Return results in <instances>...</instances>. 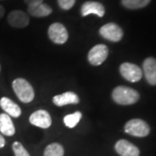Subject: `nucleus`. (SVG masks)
<instances>
[{"mask_svg": "<svg viewBox=\"0 0 156 156\" xmlns=\"http://www.w3.org/2000/svg\"><path fill=\"white\" fill-rule=\"evenodd\" d=\"M12 88L18 99L23 103L32 101L35 97V92L32 86L23 78H17L12 83Z\"/></svg>", "mask_w": 156, "mask_h": 156, "instance_id": "2", "label": "nucleus"}, {"mask_svg": "<svg viewBox=\"0 0 156 156\" xmlns=\"http://www.w3.org/2000/svg\"><path fill=\"white\" fill-rule=\"evenodd\" d=\"M58 2V5L61 7L62 10H69L71 9L75 3H76V0H57Z\"/></svg>", "mask_w": 156, "mask_h": 156, "instance_id": "21", "label": "nucleus"}, {"mask_svg": "<svg viewBox=\"0 0 156 156\" xmlns=\"http://www.w3.org/2000/svg\"><path fill=\"white\" fill-rule=\"evenodd\" d=\"M7 20L9 24L14 28H25L30 23V18L27 13L23 11H11L8 15Z\"/></svg>", "mask_w": 156, "mask_h": 156, "instance_id": "8", "label": "nucleus"}, {"mask_svg": "<svg viewBox=\"0 0 156 156\" xmlns=\"http://www.w3.org/2000/svg\"><path fill=\"white\" fill-rule=\"evenodd\" d=\"M79 101L80 100L78 95L71 91H68L62 95H55L53 97L54 104L58 107L64 106L68 104H77Z\"/></svg>", "mask_w": 156, "mask_h": 156, "instance_id": "13", "label": "nucleus"}, {"mask_svg": "<svg viewBox=\"0 0 156 156\" xmlns=\"http://www.w3.org/2000/svg\"><path fill=\"white\" fill-rule=\"evenodd\" d=\"M150 1L151 0H122V4L128 9L136 10L146 7L150 3Z\"/></svg>", "mask_w": 156, "mask_h": 156, "instance_id": "18", "label": "nucleus"}, {"mask_svg": "<svg viewBox=\"0 0 156 156\" xmlns=\"http://www.w3.org/2000/svg\"><path fill=\"white\" fill-rule=\"evenodd\" d=\"M99 33L103 38L111 42H119L123 37L122 29L114 23H108L101 26Z\"/></svg>", "mask_w": 156, "mask_h": 156, "instance_id": "5", "label": "nucleus"}, {"mask_svg": "<svg viewBox=\"0 0 156 156\" xmlns=\"http://www.w3.org/2000/svg\"><path fill=\"white\" fill-rule=\"evenodd\" d=\"M24 2L28 6H33L44 3V0H24Z\"/></svg>", "mask_w": 156, "mask_h": 156, "instance_id": "22", "label": "nucleus"}, {"mask_svg": "<svg viewBox=\"0 0 156 156\" xmlns=\"http://www.w3.org/2000/svg\"><path fill=\"white\" fill-rule=\"evenodd\" d=\"M5 8H4L2 5H0V19L4 17V15H5Z\"/></svg>", "mask_w": 156, "mask_h": 156, "instance_id": "24", "label": "nucleus"}, {"mask_svg": "<svg viewBox=\"0 0 156 156\" xmlns=\"http://www.w3.org/2000/svg\"><path fill=\"white\" fill-rule=\"evenodd\" d=\"M5 145V140L3 137V135L0 134V148L4 147Z\"/></svg>", "mask_w": 156, "mask_h": 156, "instance_id": "23", "label": "nucleus"}, {"mask_svg": "<svg viewBox=\"0 0 156 156\" xmlns=\"http://www.w3.org/2000/svg\"><path fill=\"white\" fill-rule=\"evenodd\" d=\"M30 122L34 126H37L42 128H50L52 120L49 112L44 109H39L34 112L33 114L30 116Z\"/></svg>", "mask_w": 156, "mask_h": 156, "instance_id": "9", "label": "nucleus"}, {"mask_svg": "<svg viewBox=\"0 0 156 156\" xmlns=\"http://www.w3.org/2000/svg\"><path fill=\"white\" fill-rule=\"evenodd\" d=\"M51 12H52V9L48 5L44 4V3L37 5L28 6V13H30V15L33 17H47L51 14Z\"/></svg>", "mask_w": 156, "mask_h": 156, "instance_id": "16", "label": "nucleus"}, {"mask_svg": "<svg viewBox=\"0 0 156 156\" xmlns=\"http://www.w3.org/2000/svg\"><path fill=\"white\" fill-rule=\"evenodd\" d=\"M0 70H1V66H0Z\"/></svg>", "mask_w": 156, "mask_h": 156, "instance_id": "25", "label": "nucleus"}, {"mask_svg": "<svg viewBox=\"0 0 156 156\" xmlns=\"http://www.w3.org/2000/svg\"><path fill=\"white\" fill-rule=\"evenodd\" d=\"M81 118H82V113L79 111H76L75 112L74 114L68 115L64 117L63 118V122H64V124L67 126L68 128H75L77 125V123L80 122Z\"/></svg>", "mask_w": 156, "mask_h": 156, "instance_id": "19", "label": "nucleus"}, {"mask_svg": "<svg viewBox=\"0 0 156 156\" xmlns=\"http://www.w3.org/2000/svg\"><path fill=\"white\" fill-rule=\"evenodd\" d=\"M0 107L3 110L6 112L8 115L17 118L21 115V108L19 106L16 104L13 101L7 98V97H2L0 99Z\"/></svg>", "mask_w": 156, "mask_h": 156, "instance_id": "14", "label": "nucleus"}, {"mask_svg": "<svg viewBox=\"0 0 156 156\" xmlns=\"http://www.w3.org/2000/svg\"><path fill=\"white\" fill-rule=\"evenodd\" d=\"M143 73L146 80L153 86L156 85V59L154 57H147L143 62Z\"/></svg>", "mask_w": 156, "mask_h": 156, "instance_id": "11", "label": "nucleus"}, {"mask_svg": "<svg viewBox=\"0 0 156 156\" xmlns=\"http://www.w3.org/2000/svg\"><path fill=\"white\" fill-rule=\"evenodd\" d=\"M120 73L123 78L130 83L139 82L142 77L141 69L131 62H123L120 66Z\"/></svg>", "mask_w": 156, "mask_h": 156, "instance_id": "4", "label": "nucleus"}, {"mask_svg": "<svg viewBox=\"0 0 156 156\" xmlns=\"http://www.w3.org/2000/svg\"><path fill=\"white\" fill-rule=\"evenodd\" d=\"M12 149L15 156H30L27 150L24 148V147L18 141H15L12 144Z\"/></svg>", "mask_w": 156, "mask_h": 156, "instance_id": "20", "label": "nucleus"}, {"mask_svg": "<svg viewBox=\"0 0 156 156\" xmlns=\"http://www.w3.org/2000/svg\"><path fill=\"white\" fill-rule=\"evenodd\" d=\"M48 35L50 39L55 44H62L67 42L69 34L64 25L60 23H54L50 25L48 30Z\"/></svg>", "mask_w": 156, "mask_h": 156, "instance_id": "6", "label": "nucleus"}, {"mask_svg": "<svg viewBox=\"0 0 156 156\" xmlns=\"http://www.w3.org/2000/svg\"><path fill=\"white\" fill-rule=\"evenodd\" d=\"M0 132L6 136H12L16 132L11 117L7 114H0Z\"/></svg>", "mask_w": 156, "mask_h": 156, "instance_id": "15", "label": "nucleus"}, {"mask_svg": "<svg viewBox=\"0 0 156 156\" xmlns=\"http://www.w3.org/2000/svg\"><path fill=\"white\" fill-rule=\"evenodd\" d=\"M112 98L120 105H132L140 99V94L134 89L126 86H118L112 92Z\"/></svg>", "mask_w": 156, "mask_h": 156, "instance_id": "1", "label": "nucleus"}, {"mask_svg": "<svg viewBox=\"0 0 156 156\" xmlns=\"http://www.w3.org/2000/svg\"><path fill=\"white\" fill-rule=\"evenodd\" d=\"M64 149L59 143H52L46 147L44 156H63Z\"/></svg>", "mask_w": 156, "mask_h": 156, "instance_id": "17", "label": "nucleus"}, {"mask_svg": "<svg viewBox=\"0 0 156 156\" xmlns=\"http://www.w3.org/2000/svg\"><path fill=\"white\" fill-rule=\"evenodd\" d=\"M116 153L121 156H139L140 149L127 140H119L115 145Z\"/></svg>", "mask_w": 156, "mask_h": 156, "instance_id": "10", "label": "nucleus"}, {"mask_svg": "<svg viewBox=\"0 0 156 156\" xmlns=\"http://www.w3.org/2000/svg\"><path fill=\"white\" fill-rule=\"evenodd\" d=\"M81 13L83 17H86L89 14H95L98 17H102L105 14V8L99 2L88 1L82 5Z\"/></svg>", "mask_w": 156, "mask_h": 156, "instance_id": "12", "label": "nucleus"}, {"mask_svg": "<svg viewBox=\"0 0 156 156\" xmlns=\"http://www.w3.org/2000/svg\"><path fill=\"white\" fill-rule=\"evenodd\" d=\"M124 130L127 134L135 137H146L150 134V127L141 119H132L125 124Z\"/></svg>", "mask_w": 156, "mask_h": 156, "instance_id": "3", "label": "nucleus"}, {"mask_svg": "<svg viewBox=\"0 0 156 156\" xmlns=\"http://www.w3.org/2000/svg\"><path fill=\"white\" fill-rule=\"evenodd\" d=\"M108 55V49L106 45L97 44L89 50L88 60L94 66H99L105 61Z\"/></svg>", "mask_w": 156, "mask_h": 156, "instance_id": "7", "label": "nucleus"}]
</instances>
